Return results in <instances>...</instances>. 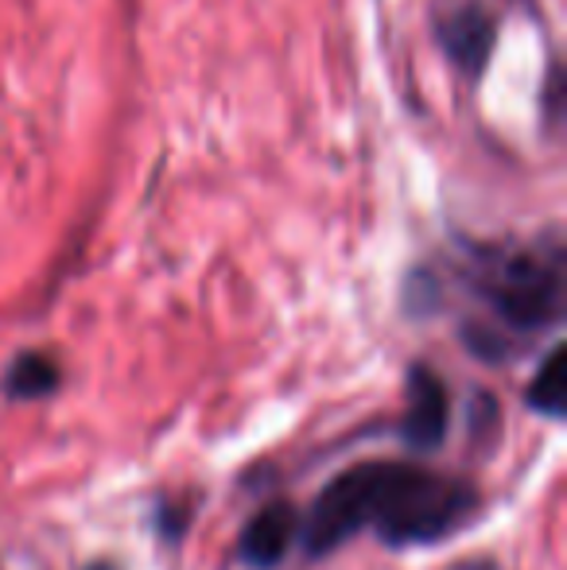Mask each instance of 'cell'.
Here are the masks:
<instances>
[{
  "label": "cell",
  "mask_w": 567,
  "mask_h": 570,
  "mask_svg": "<svg viewBox=\"0 0 567 570\" xmlns=\"http://www.w3.org/2000/svg\"><path fill=\"white\" fill-rule=\"evenodd\" d=\"M478 493L417 462H365V528L389 548H428L470 524Z\"/></svg>",
  "instance_id": "7a4b0ae2"
},
{
  "label": "cell",
  "mask_w": 567,
  "mask_h": 570,
  "mask_svg": "<svg viewBox=\"0 0 567 570\" xmlns=\"http://www.w3.org/2000/svg\"><path fill=\"white\" fill-rule=\"evenodd\" d=\"M300 532V517L287 501H273L242 528V540H237V559L253 570H276L287 559Z\"/></svg>",
  "instance_id": "277c9868"
},
{
  "label": "cell",
  "mask_w": 567,
  "mask_h": 570,
  "mask_svg": "<svg viewBox=\"0 0 567 570\" xmlns=\"http://www.w3.org/2000/svg\"><path fill=\"white\" fill-rule=\"evenodd\" d=\"M482 315L462 323V342L482 361H509L564 318V240L548 233L514 245H482L467 264Z\"/></svg>",
  "instance_id": "6da1fadb"
},
{
  "label": "cell",
  "mask_w": 567,
  "mask_h": 570,
  "mask_svg": "<svg viewBox=\"0 0 567 570\" xmlns=\"http://www.w3.org/2000/svg\"><path fill=\"white\" fill-rule=\"evenodd\" d=\"M447 420H451V400L447 384L428 365L409 368V404L401 415V439L409 451L431 454L447 439Z\"/></svg>",
  "instance_id": "3957f363"
},
{
  "label": "cell",
  "mask_w": 567,
  "mask_h": 570,
  "mask_svg": "<svg viewBox=\"0 0 567 570\" xmlns=\"http://www.w3.org/2000/svg\"><path fill=\"white\" fill-rule=\"evenodd\" d=\"M564 396H567V361L564 345H553L548 357L540 361L537 376L529 381V407H537L548 420H564Z\"/></svg>",
  "instance_id": "52a82bcc"
},
{
  "label": "cell",
  "mask_w": 567,
  "mask_h": 570,
  "mask_svg": "<svg viewBox=\"0 0 567 570\" xmlns=\"http://www.w3.org/2000/svg\"><path fill=\"white\" fill-rule=\"evenodd\" d=\"M493 36H498V23H493L490 8H482L478 0H467L462 8H454V12H447L439 20V43H443L447 59L454 67L470 70V75H478L486 67V59L493 51Z\"/></svg>",
  "instance_id": "5b68a950"
},
{
  "label": "cell",
  "mask_w": 567,
  "mask_h": 570,
  "mask_svg": "<svg viewBox=\"0 0 567 570\" xmlns=\"http://www.w3.org/2000/svg\"><path fill=\"white\" fill-rule=\"evenodd\" d=\"M62 384V368L47 353H20L4 373V396L8 400H43Z\"/></svg>",
  "instance_id": "8992f818"
}]
</instances>
